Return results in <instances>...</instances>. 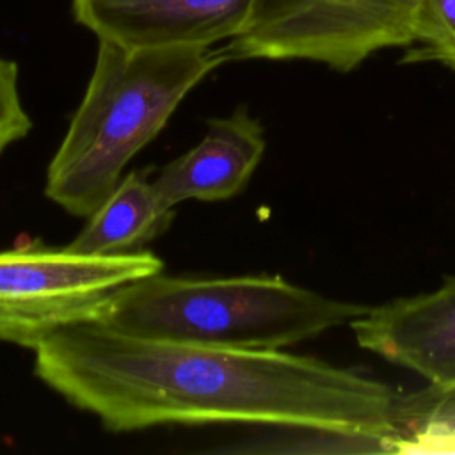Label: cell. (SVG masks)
Returning <instances> with one entry per match:
<instances>
[{
  "label": "cell",
  "instance_id": "cell-1",
  "mask_svg": "<svg viewBox=\"0 0 455 455\" xmlns=\"http://www.w3.org/2000/svg\"><path fill=\"white\" fill-rule=\"evenodd\" d=\"M34 352L36 375L110 432L235 421L400 434L389 386L315 357L144 339L96 322Z\"/></svg>",
  "mask_w": 455,
  "mask_h": 455
},
{
  "label": "cell",
  "instance_id": "cell-2",
  "mask_svg": "<svg viewBox=\"0 0 455 455\" xmlns=\"http://www.w3.org/2000/svg\"><path fill=\"white\" fill-rule=\"evenodd\" d=\"M222 62V52L212 46L126 48L100 41L85 94L48 165L46 197L71 215L89 217L181 100Z\"/></svg>",
  "mask_w": 455,
  "mask_h": 455
},
{
  "label": "cell",
  "instance_id": "cell-3",
  "mask_svg": "<svg viewBox=\"0 0 455 455\" xmlns=\"http://www.w3.org/2000/svg\"><path fill=\"white\" fill-rule=\"evenodd\" d=\"M366 311L277 275L197 279L158 272L123 288L96 323L144 339L281 350Z\"/></svg>",
  "mask_w": 455,
  "mask_h": 455
},
{
  "label": "cell",
  "instance_id": "cell-4",
  "mask_svg": "<svg viewBox=\"0 0 455 455\" xmlns=\"http://www.w3.org/2000/svg\"><path fill=\"white\" fill-rule=\"evenodd\" d=\"M162 268L149 251L89 254L41 243L0 251V341L36 350L62 329L96 322L123 288Z\"/></svg>",
  "mask_w": 455,
  "mask_h": 455
},
{
  "label": "cell",
  "instance_id": "cell-5",
  "mask_svg": "<svg viewBox=\"0 0 455 455\" xmlns=\"http://www.w3.org/2000/svg\"><path fill=\"white\" fill-rule=\"evenodd\" d=\"M418 0H252L226 60L302 59L352 71L384 48L411 46Z\"/></svg>",
  "mask_w": 455,
  "mask_h": 455
},
{
  "label": "cell",
  "instance_id": "cell-6",
  "mask_svg": "<svg viewBox=\"0 0 455 455\" xmlns=\"http://www.w3.org/2000/svg\"><path fill=\"white\" fill-rule=\"evenodd\" d=\"M252 0H73L84 27L126 48L212 46L245 23Z\"/></svg>",
  "mask_w": 455,
  "mask_h": 455
},
{
  "label": "cell",
  "instance_id": "cell-7",
  "mask_svg": "<svg viewBox=\"0 0 455 455\" xmlns=\"http://www.w3.org/2000/svg\"><path fill=\"white\" fill-rule=\"evenodd\" d=\"M350 327L363 348L430 386L455 384V277L435 291L368 307Z\"/></svg>",
  "mask_w": 455,
  "mask_h": 455
},
{
  "label": "cell",
  "instance_id": "cell-8",
  "mask_svg": "<svg viewBox=\"0 0 455 455\" xmlns=\"http://www.w3.org/2000/svg\"><path fill=\"white\" fill-rule=\"evenodd\" d=\"M265 153L263 126L245 107L208 121V132L185 155L169 162L151 181L160 203L222 201L236 196Z\"/></svg>",
  "mask_w": 455,
  "mask_h": 455
},
{
  "label": "cell",
  "instance_id": "cell-9",
  "mask_svg": "<svg viewBox=\"0 0 455 455\" xmlns=\"http://www.w3.org/2000/svg\"><path fill=\"white\" fill-rule=\"evenodd\" d=\"M174 210L165 208L146 172H130L110 196L87 217L85 228L69 243L89 254H119L140 251L172 222Z\"/></svg>",
  "mask_w": 455,
  "mask_h": 455
},
{
  "label": "cell",
  "instance_id": "cell-10",
  "mask_svg": "<svg viewBox=\"0 0 455 455\" xmlns=\"http://www.w3.org/2000/svg\"><path fill=\"white\" fill-rule=\"evenodd\" d=\"M396 428L418 437H455V384L430 386L398 395L395 403Z\"/></svg>",
  "mask_w": 455,
  "mask_h": 455
},
{
  "label": "cell",
  "instance_id": "cell-11",
  "mask_svg": "<svg viewBox=\"0 0 455 455\" xmlns=\"http://www.w3.org/2000/svg\"><path fill=\"white\" fill-rule=\"evenodd\" d=\"M405 60H437L455 69V0H418Z\"/></svg>",
  "mask_w": 455,
  "mask_h": 455
},
{
  "label": "cell",
  "instance_id": "cell-12",
  "mask_svg": "<svg viewBox=\"0 0 455 455\" xmlns=\"http://www.w3.org/2000/svg\"><path fill=\"white\" fill-rule=\"evenodd\" d=\"M32 128L18 87V66L0 55V155Z\"/></svg>",
  "mask_w": 455,
  "mask_h": 455
}]
</instances>
